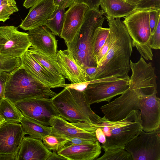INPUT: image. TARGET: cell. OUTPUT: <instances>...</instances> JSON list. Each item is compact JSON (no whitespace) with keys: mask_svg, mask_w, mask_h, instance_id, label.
<instances>
[{"mask_svg":"<svg viewBox=\"0 0 160 160\" xmlns=\"http://www.w3.org/2000/svg\"><path fill=\"white\" fill-rule=\"evenodd\" d=\"M106 17L110 44L106 54L97 64L94 80L111 77L129 78L130 58L133 48L131 38L120 18L108 15Z\"/></svg>","mask_w":160,"mask_h":160,"instance_id":"cell-1","label":"cell"},{"mask_svg":"<svg viewBox=\"0 0 160 160\" xmlns=\"http://www.w3.org/2000/svg\"><path fill=\"white\" fill-rule=\"evenodd\" d=\"M128 89L114 101L100 108L103 117L110 121L121 120L139 106L145 96L158 92L156 76L143 70L133 69Z\"/></svg>","mask_w":160,"mask_h":160,"instance_id":"cell-2","label":"cell"},{"mask_svg":"<svg viewBox=\"0 0 160 160\" xmlns=\"http://www.w3.org/2000/svg\"><path fill=\"white\" fill-rule=\"evenodd\" d=\"M139 110H133L123 119L109 121L100 117L95 124V134L103 150L124 148L142 130Z\"/></svg>","mask_w":160,"mask_h":160,"instance_id":"cell-3","label":"cell"},{"mask_svg":"<svg viewBox=\"0 0 160 160\" xmlns=\"http://www.w3.org/2000/svg\"><path fill=\"white\" fill-rule=\"evenodd\" d=\"M104 11L88 8L82 24L72 42H65L77 63L81 67H97L93 55V46L96 29L102 27L105 19Z\"/></svg>","mask_w":160,"mask_h":160,"instance_id":"cell-4","label":"cell"},{"mask_svg":"<svg viewBox=\"0 0 160 160\" xmlns=\"http://www.w3.org/2000/svg\"><path fill=\"white\" fill-rule=\"evenodd\" d=\"M59 116L70 122L97 123L100 117L91 109L83 91L65 88L52 98Z\"/></svg>","mask_w":160,"mask_h":160,"instance_id":"cell-5","label":"cell"},{"mask_svg":"<svg viewBox=\"0 0 160 160\" xmlns=\"http://www.w3.org/2000/svg\"><path fill=\"white\" fill-rule=\"evenodd\" d=\"M57 94L29 74L22 66L10 73L6 82L4 98L14 103L36 98H52Z\"/></svg>","mask_w":160,"mask_h":160,"instance_id":"cell-6","label":"cell"},{"mask_svg":"<svg viewBox=\"0 0 160 160\" xmlns=\"http://www.w3.org/2000/svg\"><path fill=\"white\" fill-rule=\"evenodd\" d=\"M150 9L135 10L125 17L123 22L135 47L141 56L152 60L153 54L150 47L151 33L149 24Z\"/></svg>","mask_w":160,"mask_h":160,"instance_id":"cell-7","label":"cell"},{"mask_svg":"<svg viewBox=\"0 0 160 160\" xmlns=\"http://www.w3.org/2000/svg\"><path fill=\"white\" fill-rule=\"evenodd\" d=\"M160 128L153 131L141 130L124 147L132 160H160Z\"/></svg>","mask_w":160,"mask_h":160,"instance_id":"cell-8","label":"cell"},{"mask_svg":"<svg viewBox=\"0 0 160 160\" xmlns=\"http://www.w3.org/2000/svg\"><path fill=\"white\" fill-rule=\"evenodd\" d=\"M31 46L28 32L19 31L12 25L0 26V54L20 57Z\"/></svg>","mask_w":160,"mask_h":160,"instance_id":"cell-9","label":"cell"},{"mask_svg":"<svg viewBox=\"0 0 160 160\" xmlns=\"http://www.w3.org/2000/svg\"><path fill=\"white\" fill-rule=\"evenodd\" d=\"M130 78L89 83L84 90L89 105L103 101L109 102L116 96L121 95L128 88Z\"/></svg>","mask_w":160,"mask_h":160,"instance_id":"cell-10","label":"cell"},{"mask_svg":"<svg viewBox=\"0 0 160 160\" xmlns=\"http://www.w3.org/2000/svg\"><path fill=\"white\" fill-rule=\"evenodd\" d=\"M24 117L46 126H50V122L59 114L54 107L52 98H36L19 101L15 103Z\"/></svg>","mask_w":160,"mask_h":160,"instance_id":"cell-11","label":"cell"},{"mask_svg":"<svg viewBox=\"0 0 160 160\" xmlns=\"http://www.w3.org/2000/svg\"><path fill=\"white\" fill-rule=\"evenodd\" d=\"M50 123L52 133L67 138H78L98 140L95 134V124L82 122H69L59 116H54Z\"/></svg>","mask_w":160,"mask_h":160,"instance_id":"cell-12","label":"cell"},{"mask_svg":"<svg viewBox=\"0 0 160 160\" xmlns=\"http://www.w3.org/2000/svg\"><path fill=\"white\" fill-rule=\"evenodd\" d=\"M20 58L21 66L27 72L46 86L54 88L65 84V78L62 75L50 72L32 56L28 50Z\"/></svg>","mask_w":160,"mask_h":160,"instance_id":"cell-13","label":"cell"},{"mask_svg":"<svg viewBox=\"0 0 160 160\" xmlns=\"http://www.w3.org/2000/svg\"><path fill=\"white\" fill-rule=\"evenodd\" d=\"M88 8L85 5L75 2L65 12L61 35L65 42H72L80 29Z\"/></svg>","mask_w":160,"mask_h":160,"instance_id":"cell-14","label":"cell"},{"mask_svg":"<svg viewBox=\"0 0 160 160\" xmlns=\"http://www.w3.org/2000/svg\"><path fill=\"white\" fill-rule=\"evenodd\" d=\"M56 60L64 78L73 84H88L84 71L69 50L58 51Z\"/></svg>","mask_w":160,"mask_h":160,"instance_id":"cell-15","label":"cell"},{"mask_svg":"<svg viewBox=\"0 0 160 160\" xmlns=\"http://www.w3.org/2000/svg\"><path fill=\"white\" fill-rule=\"evenodd\" d=\"M57 7L53 0H42L31 8L18 27L27 31L45 25Z\"/></svg>","mask_w":160,"mask_h":160,"instance_id":"cell-16","label":"cell"},{"mask_svg":"<svg viewBox=\"0 0 160 160\" xmlns=\"http://www.w3.org/2000/svg\"><path fill=\"white\" fill-rule=\"evenodd\" d=\"M28 31V33L31 46L56 59L58 40L51 31L45 25Z\"/></svg>","mask_w":160,"mask_h":160,"instance_id":"cell-17","label":"cell"},{"mask_svg":"<svg viewBox=\"0 0 160 160\" xmlns=\"http://www.w3.org/2000/svg\"><path fill=\"white\" fill-rule=\"evenodd\" d=\"M25 135L21 124L5 122L0 127V154H17Z\"/></svg>","mask_w":160,"mask_h":160,"instance_id":"cell-18","label":"cell"},{"mask_svg":"<svg viewBox=\"0 0 160 160\" xmlns=\"http://www.w3.org/2000/svg\"><path fill=\"white\" fill-rule=\"evenodd\" d=\"M158 92L147 96L140 109L141 125L143 131L149 132L160 128V100Z\"/></svg>","mask_w":160,"mask_h":160,"instance_id":"cell-19","label":"cell"},{"mask_svg":"<svg viewBox=\"0 0 160 160\" xmlns=\"http://www.w3.org/2000/svg\"><path fill=\"white\" fill-rule=\"evenodd\" d=\"M52 153L42 139L24 136L17 153L16 160H47Z\"/></svg>","mask_w":160,"mask_h":160,"instance_id":"cell-20","label":"cell"},{"mask_svg":"<svg viewBox=\"0 0 160 160\" xmlns=\"http://www.w3.org/2000/svg\"><path fill=\"white\" fill-rule=\"evenodd\" d=\"M99 142L63 147L57 153L67 160H96L101 153Z\"/></svg>","mask_w":160,"mask_h":160,"instance_id":"cell-21","label":"cell"},{"mask_svg":"<svg viewBox=\"0 0 160 160\" xmlns=\"http://www.w3.org/2000/svg\"><path fill=\"white\" fill-rule=\"evenodd\" d=\"M100 5L107 15L121 18L128 15L136 10V5L124 0H101Z\"/></svg>","mask_w":160,"mask_h":160,"instance_id":"cell-22","label":"cell"},{"mask_svg":"<svg viewBox=\"0 0 160 160\" xmlns=\"http://www.w3.org/2000/svg\"><path fill=\"white\" fill-rule=\"evenodd\" d=\"M20 122L24 134L28 135L35 138L42 139L52 131L51 127L43 125L23 115L21 117Z\"/></svg>","mask_w":160,"mask_h":160,"instance_id":"cell-23","label":"cell"},{"mask_svg":"<svg viewBox=\"0 0 160 160\" xmlns=\"http://www.w3.org/2000/svg\"><path fill=\"white\" fill-rule=\"evenodd\" d=\"M0 113L4 118L6 122L19 123L22 115L15 103L4 98L0 104Z\"/></svg>","mask_w":160,"mask_h":160,"instance_id":"cell-24","label":"cell"},{"mask_svg":"<svg viewBox=\"0 0 160 160\" xmlns=\"http://www.w3.org/2000/svg\"><path fill=\"white\" fill-rule=\"evenodd\" d=\"M28 50L32 56L41 65L52 73L62 75L56 59L51 57L30 47Z\"/></svg>","mask_w":160,"mask_h":160,"instance_id":"cell-25","label":"cell"},{"mask_svg":"<svg viewBox=\"0 0 160 160\" xmlns=\"http://www.w3.org/2000/svg\"><path fill=\"white\" fill-rule=\"evenodd\" d=\"M65 8L57 7L45 24L55 36H60L62 28Z\"/></svg>","mask_w":160,"mask_h":160,"instance_id":"cell-26","label":"cell"},{"mask_svg":"<svg viewBox=\"0 0 160 160\" xmlns=\"http://www.w3.org/2000/svg\"><path fill=\"white\" fill-rule=\"evenodd\" d=\"M42 140L49 150L57 152L64 147L68 138L62 135L51 132L44 137Z\"/></svg>","mask_w":160,"mask_h":160,"instance_id":"cell-27","label":"cell"},{"mask_svg":"<svg viewBox=\"0 0 160 160\" xmlns=\"http://www.w3.org/2000/svg\"><path fill=\"white\" fill-rule=\"evenodd\" d=\"M96 160H132L130 154L124 148L108 149Z\"/></svg>","mask_w":160,"mask_h":160,"instance_id":"cell-28","label":"cell"},{"mask_svg":"<svg viewBox=\"0 0 160 160\" xmlns=\"http://www.w3.org/2000/svg\"><path fill=\"white\" fill-rule=\"evenodd\" d=\"M18 11L14 0H0V21L4 22L11 15Z\"/></svg>","mask_w":160,"mask_h":160,"instance_id":"cell-29","label":"cell"},{"mask_svg":"<svg viewBox=\"0 0 160 160\" xmlns=\"http://www.w3.org/2000/svg\"><path fill=\"white\" fill-rule=\"evenodd\" d=\"M20 57L10 58L0 54V71L11 73L21 66Z\"/></svg>","mask_w":160,"mask_h":160,"instance_id":"cell-30","label":"cell"},{"mask_svg":"<svg viewBox=\"0 0 160 160\" xmlns=\"http://www.w3.org/2000/svg\"><path fill=\"white\" fill-rule=\"evenodd\" d=\"M109 33V28H103L102 27L96 29L93 46V55L96 60L98 53L104 44Z\"/></svg>","mask_w":160,"mask_h":160,"instance_id":"cell-31","label":"cell"},{"mask_svg":"<svg viewBox=\"0 0 160 160\" xmlns=\"http://www.w3.org/2000/svg\"><path fill=\"white\" fill-rule=\"evenodd\" d=\"M136 5V10L160 9V0H141Z\"/></svg>","mask_w":160,"mask_h":160,"instance_id":"cell-32","label":"cell"},{"mask_svg":"<svg viewBox=\"0 0 160 160\" xmlns=\"http://www.w3.org/2000/svg\"><path fill=\"white\" fill-rule=\"evenodd\" d=\"M160 19V9L149 10V24L151 35L154 31L158 21Z\"/></svg>","mask_w":160,"mask_h":160,"instance_id":"cell-33","label":"cell"},{"mask_svg":"<svg viewBox=\"0 0 160 160\" xmlns=\"http://www.w3.org/2000/svg\"><path fill=\"white\" fill-rule=\"evenodd\" d=\"M151 48L157 50L160 49V19L151 38Z\"/></svg>","mask_w":160,"mask_h":160,"instance_id":"cell-34","label":"cell"},{"mask_svg":"<svg viewBox=\"0 0 160 160\" xmlns=\"http://www.w3.org/2000/svg\"><path fill=\"white\" fill-rule=\"evenodd\" d=\"M68 141L63 147L93 143L97 141L78 138H67Z\"/></svg>","mask_w":160,"mask_h":160,"instance_id":"cell-35","label":"cell"},{"mask_svg":"<svg viewBox=\"0 0 160 160\" xmlns=\"http://www.w3.org/2000/svg\"><path fill=\"white\" fill-rule=\"evenodd\" d=\"M10 73L0 71V104L4 98L6 82Z\"/></svg>","mask_w":160,"mask_h":160,"instance_id":"cell-36","label":"cell"},{"mask_svg":"<svg viewBox=\"0 0 160 160\" xmlns=\"http://www.w3.org/2000/svg\"><path fill=\"white\" fill-rule=\"evenodd\" d=\"M110 38L109 34L103 46L101 48L98 53L96 57L97 64L106 54L109 47Z\"/></svg>","mask_w":160,"mask_h":160,"instance_id":"cell-37","label":"cell"},{"mask_svg":"<svg viewBox=\"0 0 160 160\" xmlns=\"http://www.w3.org/2000/svg\"><path fill=\"white\" fill-rule=\"evenodd\" d=\"M82 68L85 73L88 82L94 80L97 73V67L85 66Z\"/></svg>","mask_w":160,"mask_h":160,"instance_id":"cell-38","label":"cell"},{"mask_svg":"<svg viewBox=\"0 0 160 160\" xmlns=\"http://www.w3.org/2000/svg\"><path fill=\"white\" fill-rule=\"evenodd\" d=\"M101 0H76V2L83 4L90 9H99Z\"/></svg>","mask_w":160,"mask_h":160,"instance_id":"cell-39","label":"cell"},{"mask_svg":"<svg viewBox=\"0 0 160 160\" xmlns=\"http://www.w3.org/2000/svg\"><path fill=\"white\" fill-rule=\"evenodd\" d=\"M58 7L65 8H69L76 2V0H53Z\"/></svg>","mask_w":160,"mask_h":160,"instance_id":"cell-40","label":"cell"},{"mask_svg":"<svg viewBox=\"0 0 160 160\" xmlns=\"http://www.w3.org/2000/svg\"><path fill=\"white\" fill-rule=\"evenodd\" d=\"M42 0H24L23 6L26 8H31Z\"/></svg>","mask_w":160,"mask_h":160,"instance_id":"cell-41","label":"cell"},{"mask_svg":"<svg viewBox=\"0 0 160 160\" xmlns=\"http://www.w3.org/2000/svg\"><path fill=\"white\" fill-rule=\"evenodd\" d=\"M67 160L63 156L58 154L55 151H52V154L48 158L47 160Z\"/></svg>","mask_w":160,"mask_h":160,"instance_id":"cell-42","label":"cell"},{"mask_svg":"<svg viewBox=\"0 0 160 160\" xmlns=\"http://www.w3.org/2000/svg\"><path fill=\"white\" fill-rule=\"evenodd\" d=\"M17 154H0V160H16Z\"/></svg>","mask_w":160,"mask_h":160,"instance_id":"cell-43","label":"cell"},{"mask_svg":"<svg viewBox=\"0 0 160 160\" xmlns=\"http://www.w3.org/2000/svg\"><path fill=\"white\" fill-rule=\"evenodd\" d=\"M6 122L5 120L3 117L0 113V127Z\"/></svg>","mask_w":160,"mask_h":160,"instance_id":"cell-44","label":"cell"},{"mask_svg":"<svg viewBox=\"0 0 160 160\" xmlns=\"http://www.w3.org/2000/svg\"><path fill=\"white\" fill-rule=\"evenodd\" d=\"M141 0H127L126 1L132 4L136 5Z\"/></svg>","mask_w":160,"mask_h":160,"instance_id":"cell-45","label":"cell"},{"mask_svg":"<svg viewBox=\"0 0 160 160\" xmlns=\"http://www.w3.org/2000/svg\"><path fill=\"white\" fill-rule=\"evenodd\" d=\"M125 0V1H127V0Z\"/></svg>","mask_w":160,"mask_h":160,"instance_id":"cell-46","label":"cell"}]
</instances>
